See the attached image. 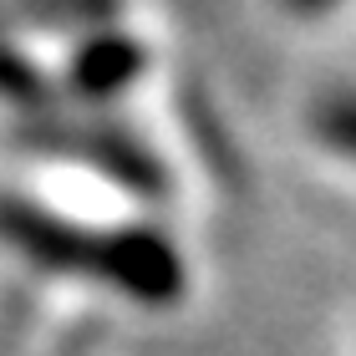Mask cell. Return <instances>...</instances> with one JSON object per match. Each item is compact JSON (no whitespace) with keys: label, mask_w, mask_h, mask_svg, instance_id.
<instances>
[{"label":"cell","mask_w":356,"mask_h":356,"mask_svg":"<svg viewBox=\"0 0 356 356\" xmlns=\"http://www.w3.org/2000/svg\"><path fill=\"white\" fill-rule=\"evenodd\" d=\"M326 138L356 158V102H341V107L326 112Z\"/></svg>","instance_id":"cell-1"},{"label":"cell","mask_w":356,"mask_h":356,"mask_svg":"<svg viewBox=\"0 0 356 356\" xmlns=\"http://www.w3.org/2000/svg\"><path fill=\"white\" fill-rule=\"evenodd\" d=\"M296 6H321V0H296Z\"/></svg>","instance_id":"cell-2"}]
</instances>
